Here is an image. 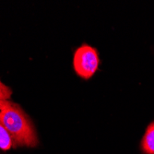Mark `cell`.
<instances>
[{
	"label": "cell",
	"instance_id": "obj_3",
	"mask_svg": "<svg viewBox=\"0 0 154 154\" xmlns=\"http://www.w3.org/2000/svg\"><path fill=\"white\" fill-rule=\"evenodd\" d=\"M141 149L146 154H154V122H151L146 128L141 140Z\"/></svg>",
	"mask_w": 154,
	"mask_h": 154
},
{
	"label": "cell",
	"instance_id": "obj_4",
	"mask_svg": "<svg viewBox=\"0 0 154 154\" xmlns=\"http://www.w3.org/2000/svg\"><path fill=\"white\" fill-rule=\"evenodd\" d=\"M13 147V140L9 132L0 123V149L2 150H8Z\"/></svg>",
	"mask_w": 154,
	"mask_h": 154
},
{
	"label": "cell",
	"instance_id": "obj_1",
	"mask_svg": "<svg viewBox=\"0 0 154 154\" xmlns=\"http://www.w3.org/2000/svg\"><path fill=\"white\" fill-rule=\"evenodd\" d=\"M0 123L9 132L14 148H34L38 145L34 125L19 104L9 100H0Z\"/></svg>",
	"mask_w": 154,
	"mask_h": 154
},
{
	"label": "cell",
	"instance_id": "obj_5",
	"mask_svg": "<svg viewBox=\"0 0 154 154\" xmlns=\"http://www.w3.org/2000/svg\"><path fill=\"white\" fill-rule=\"evenodd\" d=\"M12 95V90L0 80V100H9Z\"/></svg>",
	"mask_w": 154,
	"mask_h": 154
},
{
	"label": "cell",
	"instance_id": "obj_2",
	"mask_svg": "<svg viewBox=\"0 0 154 154\" xmlns=\"http://www.w3.org/2000/svg\"><path fill=\"white\" fill-rule=\"evenodd\" d=\"M99 62V54L97 50L87 44L81 45L74 53V70L80 78L86 79L91 78L97 71Z\"/></svg>",
	"mask_w": 154,
	"mask_h": 154
}]
</instances>
